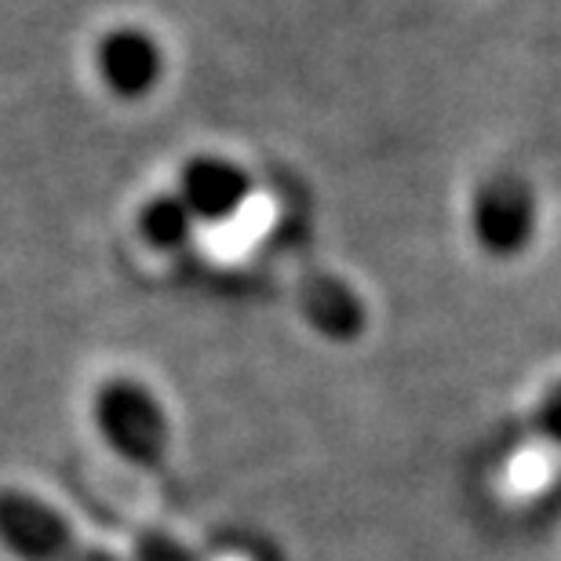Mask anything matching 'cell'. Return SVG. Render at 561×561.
Listing matches in <instances>:
<instances>
[{
	"mask_svg": "<svg viewBox=\"0 0 561 561\" xmlns=\"http://www.w3.org/2000/svg\"><path fill=\"white\" fill-rule=\"evenodd\" d=\"M467 230L489 260H522L540 233V197L529 179L514 172H492L481 179L467 201Z\"/></svg>",
	"mask_w": 561,
	"mask_h": 561,
	"instance_id": "1",
	"label": "cell"
},
{
	"mask_svg": "<svg viewBox=\"0 0 561 561\" xmlns=\"http://www.w3.org/2000/svg\"><path fill=\"white\" fill-rule=\"evenodd\" d=\"M92 416L99 434L121 459L136 467H157L168 453V412L161 398L139 379L114 376L95 390Z\"/></svg>",
	"mask_w": 561,
	"mask_h": 561,
	"instance_id": "2",
	"label": "cell"
},
{
	"mask_svg": "<svg viewBox=\"0 0 561 561\" xmlns=\"http://www.w3.org/2000/svg\"><path fill=\"white\" fill-rule=\"evenodd\" d=\"M92 70L99 84L121 103H142L164 84L168 51L153 30L139 26V22H117L99 33Z\"/></svg>",
	"mask_w": 561,
	"mask_h": 561,
	"instance_id": "3",
	"label": "cell"
},
{
	"mask_svg": "<svg viewBox=\"0 0 561 561\" xmlns=\"http://www.w3.org/2000/svg\"><path fill=\"white\" fill-rule=\"evenodd\" d=\"M0 543L22 561H114L77 540V533L30 492H0Z\"/></svg>",
	"mask_w": 561,
	"mask_h": 561,
	"instance_id": "4",
	"label": "cell"
},
{
	"mask_svg": "<svg viewBox=\"0 0 561 561\" xmlns=\"http://www.w3.org/2000/svg\"><path fill=\"white\" fill-rule=\"evenodd\" d=\"M172 190L197 227H227L249 208L255 179L227 153H194L179 168Z\"/></svg>",
	"mask_w": 561,
	"mask_h": 561,
	"instance_id": "5",
	"label": "cell"
},
{
	"mask_svg": "<svg viewBox=\"0 0 561 561\" xmlns=\"http://www.w3.org/2000/svg\"><path fill=\"white\" fill-rule=\"evenodd\" d=\"M299 313L321 340L332 343H354L365 335L368 310L365 299L335 274H310L299 285Z\"/></svg>",
	"mask_w": 561,
	"mask_h": 561,
	"instance_id": "6",
	"label": "cell"
},
{
	"mask_svg": "<svg viewBox=\"0 0 561 561\" xmlns=\"http://www.w3.org/2000/svg\"><path fill=\"white\" fill-rule=\"evenodd\" d=\"M136 230L146 249L153 252H183L190 249L194 233L201 230L194 216L186 211L183 201L175 197V190H161L150 194L136 211Z\"/></svg>",
	"mask_w": 561,
	"mask_h": 561,
	"instance_id": "7",
	"label": "cell"
},
{
	"mask_svg": "<svg viewBox=\"0 0 561 561\" xmlns=\"http://www.w3.org/2000/svg\"><path fill=\"white\" fill-rule=\"evenodd\" d=\"M533 423H536V431L547 437V442L561 445V379L547 387V394L540 398V405H536Z\"/></svg>",
	"mask_w": 561,
	"mask_h": 561,
	"instance_id": "8",
	"label": "cell"
}]
</instances>
